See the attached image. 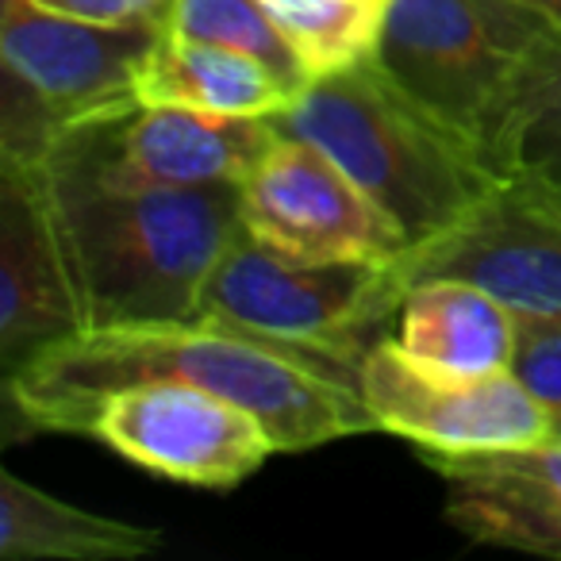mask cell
Wrapping results in <instances>:
<instances>
[{
	"label": "cell",
	"instance_id": "1",
	"mask_svg": "<svg viewBox=\"0 0 561 561\" xmlns=\"http://www.w3.org/2000/svg\"><path fill=\"white\" fill-rule=\"evenodd\" d=\"M158 377L204 385L242 404L265 423L280 454L377 431L362 389L300 354L208 323L85 328L4 377V397L9 415L27 431L81 435L101 400Z\"/></svg>",
	"mask_w": 561,
	"mask_h": 561
},
{
	"label": "cell",
	"instance_id": "2",
	"mask_svg": "<svg viewBox=\"0 0 561 561\" xmlns=\"http://www.w3.org/2000/svg\"><path fill=\"white\" fill-rule=\"evenodd\" d=\"M43 193L85 328L196 323L204 285L242 227L239 185L81 188L43 181Z\"/></svg>",
	"mask_w": 561,
	"mask_h": 561
},
{
	"label": "cell",
	"instance_id": "3",
	"mask_svg": "<svg viewBox=\"0 0 561 561\" xmlns=\"http://www.w3.org/2000/svg\"><path fill=\"white\" fill-rule=\"evenodd\" d=\"M273 124L351 173L397 219L408 247L446 231L500 181L473 139L415 104L374 58L312 78Z\"/></svg>",
	"mask_w": 561,
	"mask_h": 561
},
{
	"label": "cell",
	"instance_id": "4",
	"mask_svg": "<svg viewBox=\"0 0 561 561\" xmlns=\"http://www.w3.org/2000/svg\"><path fill=\"white\" fill-rule=\"evenodd\" d=\"M400 300L389 262H300L239 227L204 285L196 323L293 351L362 389L369 335L400 312Z\"/></svg>",
	"mask_w": 561,
	"mask_h": 561
},
{
	"label": "cell",
	"instance_id": "5",
	"mask_svg": "<svg viewBox=\"0 0 561 561\" xmlns=\"http://www.w3.org/2000/svg\"><path fill=\"white\" fill-rule=\"evenodd\" d=\"M165 24H89L32 0H4L0 24V158L39 165L58 131L135 96Z\"/></svg>",
	"mask_w": 561,
	"mask_h": 561
},
{
	"label": "cell",
	"instance_id": "6",
	"mask_svg": "<svg viewBox=\"0 0 561 561\" xmlns=\"http://www.w3.org/2000/svg\"><path fill=\"white\" fill-rule=\"evenodd\" d=\"M550 27L558 24L519 0H389L374 62L484 150L500 104Z\"/></svg>",
	"mask_w": 561,
	"mask_h": 561
},
{
	"label": "cell",
	"instance_id": "7",
	"mask_svg": "<svg viewBox=\"0 0 561 561\" xmlns=\"http://www.w3.org/2000/svg\"><path fill=\"white\" fill-rule=\"evenodd\" d=\"M277 135L273 116H211L127 101L58 131L35 170L50 185L81 188L242 185Z\"/></svg>",
	"mask_w": 561,
	"mask_h": 561
},
{
	"label": "cell",
	"instance_id": "8",
	"mask_svg": "<svg viewBox=\"0 0 561 561\" xmlns=\"http://www.w3.org/2000/svg\"><path fill=\"white\" fill-rule=\"evenodd\" d=\"M392 285L435 277L481 285L515 316L561 312V185L535 173H507L446 231L389 262Z\"/></svg>",
	"mask_w": 561,
	"mask_h": 561
},
{
	"label": "cell",
	"instance_id": "9",
	"mask_svg": "<svg viewBox=\"0 0 561 561\" xmlns=\"http://www.w3.org/2000/svg\"><path fill=\"white\" fill-rule=\"evenodd\" d=\"M81 435L147 473L196 489H234L277 454L254 412L204 385L173 377L112 392L96 404Z\"/></svg>",
	"mask_w": 561,
	"mask_h": 561
},
{
	"label": "cell",
	"instance_id": "10",
	"mask_svg": "<svg viewBox=\"0 0 561 561\" xmlns=\"http://www.w3.org/2000/svg\"><path fill=\"white\" fill-rule=\"evenodd\" d=\"M362 400L377 431L435 454L523 450L553 438V415L515 374L461 377L423 366L392 343H374L362 366Z\"/></svg>",
	"mask_w": 561,
	"mask_h": 561
},
{
	"label": "cell",
	"instance_id": "11",
	"mask_svg": "<svg viewBox=\"0 0 561 561\" xmlns=\"http://www.w3.org/2000/svg\"><path fill=\"white\" fill-rule=\"evenodd\" d=\"M242 227L300 262H392L408 250L397 219L320 147L277 135L242 181Z\"/></svg>",
	"mask_w": 561,
	"mask_h": 561
},
{
	"label": "cell",
	"instance_id": "12",
	"mask_svg": "<svg viewBox=\"0 0 561 561\" xmlns=\"http://www.w3.org/2000/svg\"><path fill=\"white\" fill-rule=\"evenodd\" d=\"M85 331L70 257L32 165L0 158V362L4 377Z\"/></svg>",
	"mask_w": 561,
	"mask_h": 561
},
{
	"label": "cell",
	"instance_id": "13",
	"mask_svg": "<svg viewBox=\"0 0 561 561\" xmlns=\"http://www.w3.org/2000/svg\"><path fill=\"white\" fill-rule=\"evenodd\" d=\"M446 484V519L481 546L561 558V438L523 450L435 454Z\"/></svg>",
	"mask_w": 561,
	"mask_h": 561
},
{
	"label": "cell",
	"instance_id": "14",
	"mask_svg": "<svg viewBox=\"0 0 561 561\" xmlns=\"http://www.w3.org/2000/svg\"><path fill=\"white\" fill-rule=\"evenodd\" d=\"M397 346L423 366L446 369V374H512L515 312L469 280H423L400 300Z\"/></svg>",
	"mask_w": 561,
	"mask_h": 561
},
{
	"label": "cell",
	"instance_id": "15",
	"mask_svg": "<svg viewBox=\"0 0 561 561\" xmlns=\"http://www.w3.org/2000/svg\"><path fill=\"white\" fill-rule=\"evenodd\" d=\"M135 96L211 116H277L297 101V89L242 50L162 32L135 78Z\"/></svg>",
	"mask_w": 561,
	"mask_h": 561
},
{
	"label": "cell",
	"instance_id": "16",
	"mask_svg": "<svg viewBox=\"0 0 561 561\" xmlns=\"http://www.w3.org/2000/svg\"><path fill=\"white\" fill-rule=\"evenodd\" d=\"M162 546V530L85 512L16 473H0V553L4 561H124Z\"/></svg>",
	"mask_w": 561,
	"mask_h": 561
},
{
	"label": "cell",
	"instance_id": "17",
	"mask_svg": "<svg viewBox=\"0 0 561 561\" xmlns=\"http://www.w3.org/2000/svg\"><path fill=\"white\" fill-rule=\"evenodd\" d=\"M484 158L500 178L535 173L561 185V27H550L523 62L484 135Z\"/></svg>",
	"mask_w": 561,
	"mask_h": 561
},
{
	"label": "cell",
	"instance_id": "18",
	"mask_svg": "<svg viewBox=\"0 0 561 561\" xmlns=\"http://www.w3.org/2000/svg\"><path fill=\"white\" fill-rule=\"evenodd\" d=\"M165 32L181 35V39L242 50V55L270 66L277 78L289 81L297 96L312 81L300 50L293 47L289 35L280 32L273 12L265 9V0H173L170 16H165Z\"/></svg>",
	"mask_w": 561,
	"mask_h": 561
},
{
	"label": "cell",
	"instance_id": "19",
	"mask_svg": "<svg viewBox=\"0 0 561 561\" xmlns=\"http://www.w3.org/2000/svg\"><path fill=\"white\" fill-rule=\"evenodd\" d=\"M265 9L300 50L308 73L323 78L362 58H374L389 4L385 0H265Z\"/></svg>",
	"mask_w": 561,
	"mask_h": 561
},
{
	"label": "cell",
	"instance_id": "20",
	"mask_svg": "<svg viewBox=\"0 0 561 561\" xmlns=\"http://www.w3.org/2000/svg\"><path fill=\"white\" fill-rule=\"evenodd\" d=\"M512 374L561 423V312L515 316Z\"/></svg>",
	"mask_w": 561,
	"mask_h": 561
},
{
	"label": "cell",
	"instance_id": "21",
	"mask_svg": "<svg viewBox=\"0 0 561 561\" xmlns=\"http://www.w3.org/2000/svg\"><path fill=\"white\" fill-rule=\"evenodd\" d=\"M32 4L89 24H165L173 0H32Z\"/></svg>",
	"mask_w": 561,
	"mask_h": 561
},
{
	"label": "cell",
	"instance_id": "22",
	"mask_svg": "<svg viewBox=\"0 0 561 561\" xmlns=\"http://www.w3.org/2000/svg\"><path fill=\"white\" fill-rule=\"evenodd\" d=\"M519 4H527V9L542 12L546 20H553V24L561 27V0H519Z\"/></svg>",
	"mask_w": 561,
	"mask_h": 561
},
{
	"label": "cell",
	"instance_id": "23",
	"mask_svg": "<svg viewBox=\"0 0 561 561\" xmlns=\"http://www.w3.org/2000/svg\"><path fill=\"white\" fill-rule=\"evenodd\" d=\"M553 438H561V423H558V431H553Z\"/></svg>",
	"mask_w": 561,
	"mask_h": 561
},
{
	"label": "cell",
	"instance_id": "24",
	"mask_svg": "<svg viewBox=\"0 0 561 561\" xmlns=\"http://www.w3.org/2000/svg\"><path fill=\"white\" fill-rule=\"evenodd\" d=\"M385 4H389V0H385Z\"/></svg>",
	"mask_w": 561,
	"mask_h": 561
}]
</instances>
